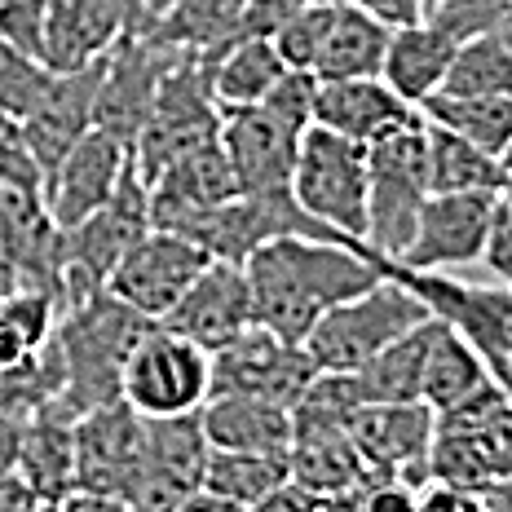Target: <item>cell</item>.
Instances as JSON below:
<instances>
[{
    "label": "cell",
    "mask_w": 512,
    "mask_h": 512,
    "mask_svg": "<svg viewBox=\"0 0 512 512\" xmlns=\"http://www.w3.org/2000/svg\"><path fill=\"white\" fill-rule=\"evenodd\" d=\"M62 384H67V371H62V354L58 345L40 349L14 367H0V420H31L49 407V402L62 398Z\"/></svg>",
    "instance_id": "obj_34"
},
{
    "label": "cell",
    "mask_w": 512,
    "mask_h": 512,
    "mask_svg": "<svg viewBox=\"0 0 512 512\" xmlns=\"http://www.w3.org/2000/svg\"><path fill=\"white\" fill-rule=\"evenodd\" d=\"M159 327L186 336L190 345H199L204 354H221L226 345H234L239 336H248L256 327V309H252V287L243 265L230 261H212L190 292L159 318Z\"/></svg>",
    "instance_id": "obj_17"
},
{
    "label": "cell",
    "mask_w": 512,
    "mask_h": 512,
    "mask_svg": "<svg viewBox=\"0 0 512 512\" xmlns=\"http://www.w3.org/2000/svg\"><path fill=\"white\" fill-rule=\"evenodd\" d=\"M482 265L504 287H512V212L504 204L495 208V221H490V239H486Z\"/></svg>",
    "instance_id": "obj_44"
},
{
    "label": "cell",
    "mask_w": 512,
    "mask_h": 512,
    "mask_svg": "<svg viewBox=\"0 0 512 512\" xmlns=\"http://www.w3.org/2000/svg\"><path fill=\"white\" fill-rule=\"evenodd\" d=\"M305 5H309V0H243L239 36L243 40H274Z\"/></svg>",
    "instance_id": "obj_42"
},
{
    "label": "cell",
    "mask_w": 512,
    "mask_h": 512,
    "mask_svg": "<svg viewBox=\"0 0 512 512\" xmlns=\"http://www.w3.org/2000/svg\"><path fill=\"white\" fill-rule=\"evenodd\" d=\"M354 512H415V486L407 482H380L358 495Z\"/></svg>",
    "instance_id": "obj_45"
},
{
    "label": "cell",
    "mask_w": 512,
    "mask_h": 512,
    "mask_svg": "<svg viewBox=\"0 0 512 512\" xmlns=\"http://www.w3.org/2000/svg\"><path fill=\"white\" fill-rule=\"evenodd\" d=\"M336 5L340 0H309L301 14L274 36V49H279L287 71H305V76H314L318 58H323V45H327V31H332Z\"/></svg>",
    "instance_id": "obj_36"
},
{
    "label": "cell",
    "mask_w": 512,
    "mask_h": 512,
    "mask_svg": "<svg viewBox=\"0 0 512 512\" xmlns=\"http://www.w3.org/2000/svg\"><path fill=\"white\" fill-rule=\"evenodd\" d=\"M208 62V84L217 111H234V106H261L274 93V84L287 76L274 40H234V45L217 53H199Z\"/></svg>",
    "instance_id": "obj_26"
},
{
    "label": "cell",
    "mask_w": 512,
    "mask_h": 512,
    "mask_svg": "<svg viewBox=\"0 0 512 512\" xmlns=\"http://www.w3.org/2000/svg\"><path fill=\"white\" fill-rule=\"evenodd\" d=\"M177 62V49L159 45L151 31H128V36L102 58V84H98V106H93V128L120 137L133 146L142 128L151 124L159 84L168 67Z\"/></svg>",
    "instance_id": "obj_9"
},
{
    "label": "cell",
    "mask_w": 512,
    "mask_h": 512,
    "mask_svg": "<svg viewBox=\"0 0 512 512\" xmlns=\"http://www.w3.org/2000/svg\"><path fill=\"white\" fill-rule=\"evenodd\" d=\"M18 287V265H14V252H9L5 234H0V296H9Z\"/></svg>",
    "instance_id": "obj_52"
},
{
    "label": "cell",
    "mask_w": 512,
    "mask_h": 512,
    "mask_svg": "<svg viewBox=\"0 0 512 512\" xmlns=\"http://www.w3.org/2000/svg\"><path fill=\"white\" fill-rule=\"evenodd\" d=\"M23 429H27V420H0V477L14 473L18 446H23Z\"/></svg>",
    "instance_id": "obj_50"
},
{
    "label": "cell",
    "mask_w": 512,
    "mask_h": 512,
    "mask_svg": "<svg viewBox=\"0 0 512 512\" xmlns=\"http://www.w3.org/2000/svg\"><path fill=\"white\" fill-rule=\"evenodd\" d=\"M243 0H177L168 14L146 23L159 45L177 53H217L239 40Z\"/></svg>",
    "instance_id": "obj_30"
},
{
    "label": "cell",
    "mask_w": 512,
    "mask_h": 512,
    "mask_svg": "<svg viewBox=\"0 0 512 512\" xmlns=\"http://www.w3.org/2000/svg\"><path fill=\"white\" fill-rule=\"evenodd\" d=\"M429 195V133L420 115L367 146V248L384 261H398Z\"/></svg>",
    "instance_id": "obj_4"
},
{
    "label": "cell",
    "mask_w": 512,
    "mask_h": 512,
    "mask_svg": "<svg viewBox=\"0 0 512 512\" xmlns=\"http://www.w3.org/2000/svg\"><path fill=\"white\" fill-rule=\"evenodd\" d=\"M181 234L195 239L212 261H230V265H248V256L274 239L354 243V239H345V234L318 226L314 217H305L287 190H279V195H234L230 204L195 217Z\"/></svg>",
    "instance_id": "obj_8"
},
{
    "label": "cell",
    "mask_w": 512,
    "mask_h": 512,
    "mask_svg": "<svg viewBox=\"0 0 512 512\" xmlns=\"http://www.w3.org/2000/svg\"><path fill=\"white\" fill-rule=\"evenodd\" d=\"M14 477H23L40 504H62L76 495V420L49 402L40 415H31L18 446Z\"/></svg>",
    "instance_id": "obj_24"
},
{
    "label": "cell",
    "mask_w": 512,
    "mask_h": 512,
    "mask_svg": "<svg viewBox=\"0 0 512 512\" xmlns=\"http://www.w3.org/2000/svg\"><path fill=\"white\" fill-rule=\"evenodd\" d=\"M415 120H420V111L402 102L380 76L318 84L314 124L318 128H332V133L349 137V142H358V146L380 142V137L398 133V128H407Z\"/></svg>",
    "instance_id": "obj_22"
},
{
    "label": "cell",
    "mask_w": 512,
    "mask_h": 512,
    "mask_svg": "<svg viewBox=\"0 0 512 512\" xmlns=\"http://www.w3.org/2000/svg\"><path fill=\"white\" fill-rule=\"evenodd\" d=\"M53 0H0V40L14 49L40 58V40H45V18Z\"/></svg>",
    "instance_id": "obj_40"
},
{
    "label": "cell",
    "mask_w": 512,
    "mask_h": 512,
    "mask_svg": "<svg viewBox=\"0 0 512 512\" xmlns=\"http://www.w3.org/2000/svg\"><path fill=\"white\" fill-rule=\"evenodd\" d=\"M314 98H318V80L305 76V71H287L261 106L292 133H305V128H314Z\"/></svg>",
    "instance_id": "obj_39"
},
{
    "label": "cell",
    "mask_w": 512,
    "mask_h": 512,
    "mask_svg": "<svg viewBox=\"0 0 512 512\" xmlns=\"http://www.w3.org/2000/svg\"><path fill=\"white\" fill-rule=\"evenodd\" d=\"M301 137L274 120L265 106H234L221 111L217 142L230 159V173L239 181V195H279L292 186V168Z\"/></svg>",
    "instance_id": "obj_18"
},
{
    "label": "cell",
    "mask_w": 512,
    "mask_h": 512,
    "mask_svg": "<svg viewBox=\"0 0 512 512\" xmlns=\"http://www.w3.org/2000/svg\"><path fill=\"white\" fill-rule=\"evenodd\" d=\"M429 190L433 195H464V190H499L504 186V164L482 155L473 142L455 137L451 128L429 124Z\"/></svg>",
    "instance_id": "obj_32"
},
{
    "label": "cell",
    "mask_w": 512,
    "mask_h": 512,
    "mask_svg": "<svg viewBox=\"0 0 512 512\" xmlns=\"http://www.w3.org/2000/svg\"><path fill=\"white\" fill-rule=\"evenodd\" d=\"M58 512H133L124 504V499H111V495H84V490H76V495H67L62 504H53Z\"/></svg>",
    "instance_id": "obj_49"
},
{
    "label": "cell",
    "mask_w": 512,
    "mask_h": 512,
    "mask_svg": "<svg viewBox=\"0 0 512 512\" xmlns=\"http://www.w3.org/2000/svg\"><path fill=\"white\" fill-rule=\"evenodd\" d=\"M499 9H504V0H433L424 18H429L442 36H451L455 45H464V40H477V36L495 31Z\"/></svg>",
    "instance_id": "obj_38"
},
{
    "label": "cell",
    "mask_w": 512,
    "mask_h": 512,
    "mask_svg": "<svg viewBox=\"0 0 512 512\" xmlns=\"http://www.w3.org/2000/svg\"><path fill=\"white\" fill-rule=\"evenodd\" d=\"M287 195L318 226L367 243V146L332 128H305Z\"/></svg>",
    "instance_id": "obj_6"
},
{
    "label": "cell",
    "mask_w": 512,
    "mask_h": 512,
    "mask_svg": "<svg viewBox=\"0 0 512 512\" xmlns=\"http://www.w3.org/2000/svg\"><path fill=\"white\" fill-rule=\"evenodd\" d=\"M424 120L451 128L455 137L473 142L482 155L504 159L512 146V98H446L437 93L433 102H424Z\"/></svg>",
    "instance_id": "obj_33"
},
{
    "label": "cell",
    "mask_w": 512,
    "mask_h": 512,
    "mask_svg": "<svg viewBox=\"0 0 512 512\" xmlns=\"http://www.w3.org/2000/svg\"><path fill=\"white\" fill-rule=\"evenodd\" d=\"M499 204H504V208L512 212V173L504 177V186H499Z\"/></svg>",
    "instance_id": "obj_55"
},
{
    "label": "cell",
    "mask_w": 512,
    "mask_h": 512,
    "mask_svg": "<svg viewBox=\"0 0 512 512\" xmlns=\"http://www.w3.org/2000/svg\"><path fill=\"white\" fill-rule=\"evenodd\" d=\"M151 234V190L128 168L111 204L98 208L76 230H62V305L76 309L106 292V279L137 243Z\"/></svg>",
    "instance_id": "obj_5"
},
{
    "label": "cell",
    "mask_w": 512,
    "mask_h": 512,
    "mask_svg": "<svg viewBox=\"0 0 512 512\" xmlns=\"http://www.w3.org/2000/svg\"><path fill=\"white\" fill-rule=\"evenodd\" d=\"M345 5H354V9H362V14L380 18L384 27L424 23V0H345Z\"/></svg>",
    "instance_id": "obj_46"
},
{
    "label": "cell",
    "mask_w": 512,
    "mask_h": 512,
    "mask_svg": "<svg viewBox=\"0 0 512 512\" xmlns=\"http://www.w3.org/2000/svg\"><path fill=\"white\" fill-rule=\"evenodd\" d=\"M389 31L380 18L362 14V9L336 5V18H332V31H327V45H323V58L314 67V80L318 84H332V80H371L380 76L384 67V49H389Z\"/></svg>",
    "instance_id": "obj_28"
},
{
    "label": "cell",
    "mask_w": 512,
    "mask_h": 512,
    "mask_svg": "<svg viewBox=\"0 0 512 512\" xmlns=\"http://www.w3.org/2000/svg\"><path fill=\"white\" fill-rule=\"evenodd\" d=\"M128 168H133V146H124L120 137L102 133V128H89L40 186V199H45L53 226L76 230L80 221H89L98 208H106Z\"/></svg>",
    "instance_id": "obj_15"
},
{
    "label": "cell",
    "mask_w": 512,
    "mask_h": 512,
    "mask_svg": "<svg viewBox=\"0 0 512 512\" xmlns=\"http://www.w3.org/2000/svg\"><path fill=\"white\" fill-rule=\"evenodd\" d=\"M499 164H504V177H508V173H512V146L504 151V159H499Z\"/></svg>",
    "instance_id": "obj_56"
},
{
    "label": "cell",
    "mask_w": 512,
    "mask_h": 512,
    "mask_svg": "<svg viewBox=\"0 0 512 512\" xmlns=\"http://www.w3.org/2000/svg\"><path fill=\"white\" fill-rule=\"evenodd\" d=\"M204 437L212 451H248V455H292L296 446V424L292 407L265 398H208L199 411Z\"/></svg>",
    "instance_id": "obj_23"
},
{
    "label": "cell",
    "mask_w": 512,
    "mask_h": 512,
    "mask_svg": "<svg viewBox=\"0 0 512 512\" xmlns=\"http://www.w3.org/2000/svg\"><path fill=\"white\" fill-rule=\"evenodd\" d=\"M490 36H499L504 45L512 49V0H504V9H499V23H495V31Z\"/></svg>",
    "instance_id": "obj_53"
},
{
    "label": "cell",
    "mask_w": 512,
    "mask_h": 512,
    "mask_svg": "<svg viewBox=\"0 0 512 512\" xmlns=\"http://www.w3.org/2000/svg\"><path fill=\"white\" fill-rule=\"evenodd\" d=\"M0 512H40V499L31 495L23 477H0Z\"/></svg>",
    "instance_id": "obj_47"
},
{
    "label": "cell",
    "mask_w": 512,
    "mask_h": 512,
    "mask_svg": "<svg viewBox=\"0 0 512 512\" xmlns=\"http://www.w3.org/2000/svg\"><path fill=\"white\" fill-rule=\"evenodd\" d=\"M252 512H309V490L296 486V482H287L283 490H274L270 499H261Z\"/></svg>",
    "instance_id": "obj_48"
},
{
    "label": "cell",
    "mask_w": 512,
    "mask_h": 512,
    "mask_svg": "<svg viewBox=\"0 0 512 512\" xmlns=\"http://www.w3.org/2000/svg\"><path fill=\"white\" fill-rule=\"evenodd\" d=\"M40 512H58V508H53V504H40Z\"/></svg>",
    "instance_id": "obj_57"
},
{
    "label": "cell",
    "mask_w": 512,
    "mask_h": 512,
    "mask_svg": "<svg viewBox=\"0 0 512 512\" xmlns=\"http://www.w3.org/2000/svg\"><path fill=\"white\" fill-rule=\"evenodd\" d=\"M0 186L9 190H40V168L27 151L23 124L0 111Z\"/></svg>",
    "instance_id": "obj_41"
},
{
    "label": "cell",
    "mask_w": 512,
    "mask_h": 512,
    "mask_svg": "<svg viewBox=\"0 0 512 512\" xmlns=\"http://www.w3.org/2000/svg\"><path fill=\"white\" fill-rule=\"evenodd\" d=\"M429 5H433V0H424V14H429Z\"/></svg>",
    "instance_id": "obj_58"
},
{
    "label": "cell",
    "mask_w": 512,
    "mask_h": 512,
    "mask_svg": "<svg viewBox=\"0 0 512 512\" xmlns=\"http://www.w3.org/2000/svg\"><path fill=\"white\" fill-rule=\"evenodd\" d=\"M53 71L45 67L40 58H31V53L14 49L9 40H0V111L14 115L18 124L27 120L31 111H36V102L45 98Z\"/></svg>",
    "instance_id": "obj_37"
},
{
    "label": "cell",
    "mask_w": 512,
    "mask_h": 512,
    "mask_svg": "<svg viewBox=\"0 0 512 512\" xmlns=\"http://www.w3.org/2000/svg\"><path fill=\"white\" fill-rule=\"evenodd\" d=\"M208 265H212V256L199 248L195 239L173 234V230H151L115 265V274L106 279V292L120 305L133 309V314L159 323V318L190 292V283H195Z\"/></svg>",
    "instance_id": "obj_10"
},
{
    "label": "cell",
    "mask_w": 512,
    "mask_h": 512,
    "mask_svg": "<svg viewBox=\"0 0 512 512\" xmlns=\"http://www.w3.org/2000/svg\"><path fill=\"white\" fill-rule=\"evenodd\" d=\"M208 437L195 415H173V420H146V468L137 482L128 508L133 512H177L190 495L204 490L208 468Z\"/></svg>",
    "instance_id": "obj_16"
},
{
    "label": "cell",
    "mask_w": 512,
    "mask_h": 512,
    "mask_svg": "<svg viewBox=\"0 0 512 512\" xmlns=\"http://www.w3.org/2000/svg\"><path fill=\"white\" fill-rule=\"evenodd\" d=\"M151 327V318L133 314L128 305H120L111 292L89 296L84 305L67 309L53 332V345L62 354V398L53 402L58 411H67L71 420H80L84 411L111 407L124 402V358L133 354V345L142 340V332Z\"/></svg>",
    "instance_id": "obj_2"
},
{
    "label": "cell",
    "mask_w": 512,
    "mask_h": 512,
    "mask_svg": "<svg viewBox=\"0 0 512 512\" xmlns=\"http://www.w3.org/2000/svg\"><path fill=\"white\" fill-rule=\"evenodd\" d=\"M151 14L142 0H53L40 40V62L53 76L89 71L111 53L128 31H142Z\"/></svg>",
    "instance_id": "obj_14"
},
{
    "label": "cell",
    "mask_w": 512,
    "mask_h": 512,
    "mask_svg": "<svg viewBox=\"0 0 512 512\" xmlns=\"http://www.w3.org/2000/svg\"><path fill=\"white\" fill-rule=\"evenodd\" d=\"M429 318H433V309L424 305L407 283L384 274L371 292L336 305L332 314L305 336L301 349L309 354L318 376H358L393 340H402L420 323H429Z\"/></svg>",
    "instance_id": "obj_3"
},
{
    "label": "cell",
    "mask_w": 512,
    "mask_h": 512,
    "mask_svg": "<svg viewBox=\"0 0 512 512\" xmlns=\"http://www.w3.org/2000/svg\"><path fill=\"white\" fill-rule=\"evenodd\" d=\"M437 323H442V318H437ZM490 380L495 376H490L482 354H477L460 332H451L446 323L437 327L429 367H424V393H420L424 407H429L433 415H446V411L464 407L468 398H477Z\"/></svg>",
    "instance_id": "obj_29"
},
{
    "label": "cell",
    "mask_w": 512,
    "mask_h": 512,
    "mask_svg": "<svg viewBox=\"0 0 512 512\" xmlns=\"http://www.w3.org/2000/svg\"><path fill=\"white\" fill-rule=\"evenodd\" d=\"M495 208H499V190L429 195L420 208V221H415L407 252L393 265L420 270V274H442V270H455V265L482 261Z\"/></svg>",
    "instance_id": "obj_11"
},
{
    "label": "cell",
    "mask_w": 512,
    "mask_h": 512,
    "mask_svg": "<svg viewBox=\"0 0 512 512\" xmlns=\"http://www.w3.org/2000/svg\"><path fill=\"white\" fill-rule=\"evenodd\" d=\"M252 287L256 327L283 345H305V336L336 305L371 292L384 270L367 243H323V239H274L256 248L243 265Z\"/></svg>",
    "instance_id": "obj_1"
},
{
    "label": "cell",
    "mask_w": 512,
    "mask_h": 512,
    "mask_svg": "<svg viewBox=\"0 0 512 512\" xmlns=\"http://www.w3.org/2000/svg\"><path fill=\"white\" fill-rule=\"evenodd\" d=\"M437 318L420 323L415 332H407L402 340H393L380 358H371L367 367L358 371V389L367 398V407H402V402H420L424 393V367H429L433 340H437Z\"/></svg>",
    "instance_id": "obj_27"
},
{
    "label": "cell",
    "mask_w": 512,
    "mask_h": 512,
    "mask_svg": "<svg viewBox=\"0 0 512 512\" xmlns=\"http://www.w3.org/2000/svg\"><path fill=\"white\" fill-rule=\"evenodd\" d=\"M120 398L142 420H173V415L204 411V402L212 398V354L151 323L133 345V354L124 358Z\"/></svg>",
    "instance_id": "obj_7"
},
{
    "label": "cell",
    "mask_w": 512,
    "mask_h": 512,
    "mask_svg": "<svg viewBox=\"0 0 512 512\" xmlns=\"http://www.w3.org/2000/svg\"><path fill=\"white\" fill-rule=\"evenodd\" d=\"M314 380L318 371L305 349L283 345L265 327H252L248 336H239L221 354H212V398L239 393V398H265L279 402V407H296Z\"/></svg>",
    "instance_id": "obj_13"
},
{
    "label": "cell",
    "mask_w": 512,
    "mask_h": 512,
    "mask_svg": "<svg viewBox=\"0 0 512 512\" xmlns=\"http://www.w3.org/2000/svg\"><path fill=\"white\" fill-rule=\"evenodd\" d=\"M455 49L460 45H455L451 36H442L429 18L411 23V27H393L389 49H384L380 80L407 106L424 111V102H433L437 93H442V80H446V71H451Z\"/></svg>",
    "instance_id": "obj_25"
},
{
    "label": "cell",
    "mask_w": 512,
    "mask_h": 512,
    "mask_svg": "<svg viewBox=\"0 0 512 512\" xmlns=\"http://www.w3.org/2000/svg\"><path fill=\"white\" fill-rule=\"evenodd\" d=\"M173 5H177V0H142V9H146V14H151V18L168 14V9H173Z\"/></svg>",
    "instance_id": "obj_54"
},
{
    "label": "cell",
    "mask_w": 512,
    "mask_h": 512,
    "mask_svg": "<svg viewBox=\"0 0 512 512\" xmlns=\"http://www.w3.org/2000/svg\"><path fill=\"white\" fill-rule=\"evenodd\" d=\"M446 98H512V49L499 36L464 40L442 80Z\"/></svg>",
    "instance_id": "obj_35"
},
{
    "label": "cell",
    "mask_w": 512,
    "mask_h": 512,
    "mask_svg": "<svg viewBox=\"0 0 512 512\" xmlns=\"http://www.w3.org/2000/svg\"><path fill=\"white\" fill-rule=\"evenodd\" d=\"M98 84H102V62L89 71H67L53 76L45 98L36 102V111L23 120L27 151L40 168V186L53 168L67 159V151L93 128V106H98Z\"/></svg>",
    "instance_id": "obj_21"
},
{
    "label": "cell",
    "mask_w": 512,
    "mask_h": 512,
    "mask_svg": "<svg viewBox=\"0 0 512 512\" xmlns=\"http://www.w3.org/2000/svg\"><path fill=\"white\" fill-rule=\"evenodd\" d=\"M177 512H243V508H234V504H226V499H217V495H208V490H199V495H190Z\"/></svg>",
    "instance_id": "obj_51"
},
{
    "label": "cell",
    "mask_w": 512,
    "mask_h": 512,
    "mask_svg": "<svg viewBox=\"0 0 512 512\" xmlns=\"http://www.w3.org/2000/svg\"><path fill=\"white\" fill-rule=\"evenodd\" d=\"M146 190H151V230L181 234L195 217L230 204L239 195V181L230 173L221 142H208L199 151L181 155L173 168H164Z\"/></svg>",
    "instance_id": "obj_20"
},
{
    "label": "cell",
    "mask_w": 512,
    "mask_h": 512,
    "mask_svg": "<svg viewBox=\"0 0 512 512\" xmlns=\"http://www.w3.org/2000/svg\"><path fill=\"white\" fill-rule=\"evenodd\" d=\"M415 512H486L482 495L464 486H446V482H424L415 490Z\"/></svg>",
    "instance_id": "obj_43"
},
{
    "label": "cell",
    "mask_w": 512,
    "mask_h": 512,
    "mask_svg": "<svg viewBox=\"0 0 512 512\" xmlns=\"http://www.w3.org/2000/svg\"><path fill=\"white\" fill-rule=\"evenodd\" d=\"M437 429V415L424 402H402V407H362L349 424V442H354L367 482H407V468L415 477H429V442ZM411 486V482H407Z\"/></svg>",
    "instance_id": "obj_19"
},
{
    "label": "cell",
    "mask_w": 512,
    "mask_h": 512,
    "mask_svg": "<svg viewBox=\"0 0 512 512\" xmlns=\"http://www.w3.org/2000/svg\"><path fill=\"white\" fill-rule=\"evenodd\" d=\"M292 482V455H248V451H212L204 468V490L226 504L252 512L261 499Z\"/></svg>",
    "instance_id": "obj_31"
},
{
    "label": "cell",
    "mask_w": 512,
    "mask_h": 512,
    "mask_svg": "<svg viewBox=\"0 0 512 512\" xmlns=\"http://www.w3.org/2000/svg\"><path fill=\"white\" fill-rule=\"evenodd\" d=\"M146 468V420L128 402L84 411L76 420V490L133 499Z\"/></svg>",
    "instance_id": "obj_12"
}]
</instances>
